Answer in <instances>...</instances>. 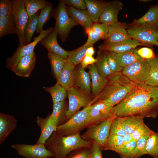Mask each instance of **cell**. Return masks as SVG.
I'll list each match as a JSON object with an SVG mask.
<instances>
[{
    "mask_svg": "<svg viewBox=\"0 0 158 158\" xmlns=\"http://www.w3.org/2000/svg\"><path fill=\"white\" fill-rule=\"evenodd\" d=\"M85 32L88 38L85 44L92 46L99 40L106 39L108 33L109 28L104 24L98 22L93 23L89 28L85 30Z\"/></svg>",
    "mask_w": 158,
    "mask_h": 158,
    "instance_id": "cell-18",
    "label": "cell"
},
{
    "mask_svg": "<svg viewBox=\"0 0 158 158\" xmlns=\"http://www.w3.org/2000/svg\"><path fill=\"white\" fill-rule=\"evenodd\" d=\"M54 13L53 5L51 3L40 11L36 31L37 33H40L43 30V28L44 24L54 16Z\"/></svg>",
    "mask_w": 158,
    "mask_h": 158,
    "instance_id": "cell-37",
    "label": "cell"
},
{
    "mask_svg": "<svg viewBox=\"0 0 158 158\" xmlns=\"http://www.w3.org/2000/svg\"><path fill=\"white\" fill-rule=\"evenodd\" d=\"M130 26L127 31L132 39L142 43L158 46V27L146 24Z\"/></svg>",
    "mask_w": 158,
    "mask_h": 158,
    "instance_id": "cell-8",
    "label": "cell"
},
{
    "mask_svg": "<svg viewBox=\"0 0 158 158\" xmlns=\"http://www.w3.org/2000/svg\"><path fill=\"white\" fill-rule=\"evenodd\" d=\"M157 37H158V34Z\"/></svg>",
    "mask_w": 158,
    "mask_h": 158,
    "instance_id": "cell-57",
    "label": "cell"
},
{
    "mask_svg": "<svg viewBox=\"0 0 158 158\" xmlns=\"http://www.w3.org/2000/svg\"><path fill=\"white\" fill-rule=\"evenodd\" d=\"M36 122L41 130L40 137L36 144H44L52 133L56 131L58 125L49 118V115L44 118L37 116Z\"/></svg>",
    "mask_w": 158,
    "mask_h": 158,
    "instance_id": "cell-19",
    "label": "cell"
},
{
    "mask_svg": "<svg viewBox=\"0 0 158 158\" xmlns=\"http://www.w3.org/2000/svg\"><path fill=\"white\" fill-rule=\"evenodd\" d=\"M146 154L158 158V132L154 133L148 138L145 147Z\"/></svg>",
    "mask_w": 158,
    "mask_h": 158,
    "instance_id": "cell-41",
    "label": "cell"
},
{
    "mask_svg": "<svg viewBox=\"0 0 158 158\" xmlns=\"http://www.w3.org/2000/svg\"><path fill=\"white\" fill-rule=\"evenodd\" d=\"M95 52V49L93 46H90L87 48L86 51L85 55L93 56Z\"/></svg>",
    "mask_w": 158,
    "mask_h": 158,
    "instance_id": "cell-54",
    "label": "cell"
},
{
    "mask_svg": "<svg viewBox=\"0 0 158 158\" xmlns=\"http://www.w3.org/2000/svg\"><path fill=\"white\" fill-rule=\"evenodd\" d=\"M150 66L146 60L136 62L123 68L121 72L137 85L145 84L150 76Z\"/></svg>",
    "mask_w": 158,
    "mask_h": 158,
    "instance_id": "cell-9",
    "label": "cell"
},
{
    "mask_svg": "<svg viewBox=\"0 0 158 158\" xmlns=\"http://www.w3.org/2000/svg\"><path fill=\"white\" fill-rule=\"evenodd\" d=\"M26 11L29 17L51 4L44 0H24Z\"/></svg>",
    "mask_w": 158,
    "mask_h": 158,
    "instance_id": "cell-34",
    "label": "cell"
},
{
    "mask_svg": "<svg viewBox=\"0 0 158 158\" xmlns=\"http://www.w3.org/2000/svg\"><path fill=\"white\" fill-rule=\"evenodd\" d=\"M154 133L144 122L139 126L131 135L133 139L136 141L142 137L150 136Z\"/></svg>",
    "mask_w": 158,
    "mask_h": 158,
    "instance_id": "cell-43",
    "label": "cell"
},
{
    "mask_svg": "<svg viewBox=\"0 0 158 158\" xmlns=\"http://www.w3.org/2000/svg\"><path fill=\"white\" fill-rule=\"evenodd\" d=\"M149 137H142L136 141V146L131 154L130 158H139L142 155L146 154V142Z\"/></svg>",
    "mask_w": 158,
    "mask_h": 158,
    "instance_id": "cell-42",
    "label": "cell"
},
{
    "mask_svg": "<svg viewBox=\"0 0 158 158\" xmlns=\"http://www.w3.org/2000/svg\"><path fill=\"white\" fill-rule=\"evenodd\" d=\"M112 114L116 117L139 116L155 118L158 115V87L145 84L136 85L118 104Z\"/></svg>",
    "mask_w": 158,
    "mask_h": 158,
    "instance_id": "cell-1",
    "label": "cell"
},
{
    "mask_svg": "<svg viewBox=\"0 0 158 158\" xmlns=\"http://www.w3.org/2000/svg\"><path fill=\"white\" fill-rule=\"evenodd\" d=\"M65 4L76 9L81 10L87 9L86 5L84 0H62Z\"/></svg>",
    "mask_w": 158,
    "mask_h": 158,
    "instance_id": "cell-49",
    "label": "cell"
},
{
    "mask_svg": "<svg viewBox=\"0 0 158 158\" xmlns=\"http://www.w3.org/2000/svg\"><path fill=\"white\" fill-rule=\"evenodd\" d=\"M105 87L96 97V101L109 104L114 107L120 102L136 85L121 71L113 73L107 78Z\"/></svg>",
    "mask_w": 158,
    "mask_h": 158,
    "instance_id": "cell-2",
    "label": "cell"
},
{
    "mask_svg": "<svg viewBox=\"0 0 158 158\" xmlns=\"http://www.w3.org/2000/svg\"><path fill=\"white\" fill-rule=\"evenodd\" d=\"M141 45L147 46L148 47L152 46L151 45L141 43L131 38L111 45H106L102 44L99 48V50H101L119 53L135 49L137 47Z\"/></svg>",
    "mask_w": 158,
    "mask_h": 158,
    "instance_id": "cell-20",
    "label": "cell"
},
{
    "mask_svg": "<svg viewBox=\"0 0 158 158\" xmlns=\"http://www.w3.org/2000/svg\"><path fill=\"white\" fill-rule=\"evenodd\" d=\"M40 11L29 17L24 30L25 45L30 43L32 36L37 30Z\"/></svg>",
    "mask_w": 158,
    "mask_h": 158,
    "instance_id": "cell-30",
    "label": "cell"
},
{
    "mask_svg": "<svg viewBox=\"0 0 158 158\" xmlns=\"http://www.w3.org/2000/svg\"><path fill=\"white\" fill-rule=\"evenodd\" d=\"M54 16L55 20L54 28L61 41L65 42L72 28L78 24L69 16L63 0L60 1Z\"/></svg>",
    "mask_w": 158,
    "mask_h": 158,
    "instance_id": "cell-5",
    "label": "cell"
},
{
    "mask_svg": "<svg viewBox=\"0 0 158 158\" xmlns=\"http://www.w3.org/2000/svg\"><path fill=\"white\" fill-rule=\"evenodd\" d=\"M136 144V141L133 140L122 146L117 153L122 158H130L131 154Z\"/></svg>",
    "mask_w": 158,
    "mask_h": 158,
    "instance_id": "cell-46",
    "label": "cell"
},
{
    "mask_svg": "<svg viewBox=\"0 0 158 158\" xmlns=\"http://www.w3.org/2000/svg\"><path fill=\"white\" fill-rule=\"evenodd\" d=\"M13 9L12 1L0 0V17L12 15Z\"/></svg>",
    "mask_w": 158,
    "mask_h": 158,
    "instance_id": "cell-45",
    "label": "cell"
},
{
    "mask_svg": "<svg viewBox=\"0 0 158 158\" xmlns=\"http://www.w3.org/2000/svg\"><path fill=\"white\" fill-rule=\"evenodd\" d=\"M91 79L90 72H86L80 66L75 70L74 86L92 96Z\"/></svg>",
    "mask_w": 158,
    "mask_h": 158,
    "instance_id": "cell-23",
    "label": "cell"
},
{
    "mask_svg": "<svg viewBox=\"0 0 158 158\" xmlns=\"http://www.w3.org/2000/svg\"><path fill=\"white\" fill-rule=\"evenodd\" d=\"M90 47V46L85 44L76 49L68 51L67 61L75 66L81 63L85 55L87 48Z\"/></svg>",
    "mask_w": 158,
    "mask_h": 158,
    "instance_id": "cell-40",
    "label": "cell"
},
{
    "mask_svg": "<svg viewBox=\"0 0 158 158\" xmlns=\"http://www.w3.org/2000/svg\"><path fill=\"white\" fill-rule=\"evenodd\" d=\"M12 1V16L16 28L19 46L25 45L24 30L29 16L25 9L24 0Z\"/></svg>",
    "mask_w": 158,
    "mask_h": 158,
    "instance_id": "cell-10",
    "label": "cell"
},
{
    "mask_svg": "<svg viewBox=\"0 0 158 158\" xmlns=\"http://www.w3.org/2000/svg\"><path fill=\"white\" fill-rule=\"evenodd\" d=\"M92 144L80 136L79 133L63 135L54 132L46 140V148L56 158H66L71 152L83 148L91 149Z\"/></svg>",
    "mask_w": 158,
    "mask_h": 158,
    "instance_id": "cell-3",
    "label": "cell"
},
{
    "mask_svg": "<svg viewBox=\"0 0 158 158\" xmlns=\"http://www.w3.org/2000/svg\"><path fill=\"white\" fill-rule=\"evenodd\" d=\"M111 53L118 64L123 68L136 62L145 60L139 55L135 49L121 53Z\"/></svg>",
    "mask_w": 158,
    "mask_h": 158,
    "instance_id": "cell-25",
    "label": "cell"
},
{
    "mask_svg": "<svg viewBox=\"0 0 158 158\" xmlns=\"http://www.w3.org/2000/svg\"><path fill=\"white\" fill-rule=\"evenodd\" d=\"M104 51L106 54L108 63L111 71L113 73L121 71L123 68L118 64L114 57L111 52Z\"/></svg>",
    "mask_w": 158,
    "mask_h": 158,
    "instance_id": "cell-47",
    "label": "cell"
},
{
    "mask_svg": "<svg viewBox=\"0 0 158 158\" xmlns=\"http://www.w3.org/2000/svg\"><path fill=\"white\" fill-rule=\"evenodd\" d=\"M113 107L109 104L96 101L93 104L86 127L89 128L108 118L112 114L111 111Z\"/></svg>",
    "mask_w": 158,
    "mask_h": 158,
    "instance_id": "cell-13",
    "label": "cell"
},
{
    "mask_svg": "<svg viewBox=\"0 0 158 158\" xmlns=\"http://www.w3.org/2000/svg\"><path fill=\"white\" fill-rule=\"evenodd\" d=\"M108 27V33L103 44H114L131 38L126 29L127 25L126 23L118 22Z\"/></svg>",
    "mask_w": 158,
    "mask_h": 158,
    "instance_id": "cell-14",
    "label": "cell"
},
{
    "mask_svg": "<svg viewBox=\"0 0 158 158\" xmlns=\"http://www.w3.org/2000/svg\"><path fill=\"white\" fill-rule=\"evenodd\" d=\"M116 117L112 114L106 120L89 127L81 137L85 140L97 143L102 148L109 136L112 122Z\"/></svg>",
    "mask_w": 158,
    "mask_h": 158,
    "instance_id": "cell-6",
    "label": "cell"
},
{
    "mask_svg": "<svg viewBox=\"0 0 158 158\" xmlns=\"http://www.w3.org/2000/svg\"><path fill=\"white\" fill-rule=\"evenodd\" d=\"M90 149L83 148L74 150V152L69 153L66 158H90Z\"/></svg>",
    "mask_w": 158,
    "mask_h": 158,
    "instance_id": "cell-48",
    "label": "cell"
},
{
    "mask_svg": "<svg viewBox=\"0 0 158 158\" xmlns=\"http://www.w3.org/2000/svg\"><path fill=\"white\" fill-rule=\"evenodd\" d=\"M47 56L53 75L57 80L67 61L66 59L49 51H48Z\"/></svg>",
    "mask_w": 158,
    "mask_h": 158,
    "instance_id": "cell-36",
    "label": "cell"
},
{
    "mask_svg": "<svg viewBox=\"0 0 158 158\" xmlns=\"http://www.w3.org/2000/svg\"><path fill=\"white\" fill-rule=\"evenodd\" d=\"M54 28L50 27L43 30L38 36L34 38L32 42L25 45H19L12 55L6 59V67L11 70L21 58L32 54L34 51L35 48L37 43L51 32Z\"/></svg>",
    "mask_w": 158,
    "mask_h": 158,
    "instance_id": "cell-11",
    "label": "cell"
},
{
    "mask_svg": "<svg viewBox=\"0 0 158 158\" xmlns=\"http://www.w3.org/2000/svg\"><path fill=\"white\" fill-rule=\"evenodd\" d=\"M12 34H17L12 15L0 17V38Z\"/></svg>",
    "mask_w": 158,
    "mask_h": 158,
    "instance_id": "cell-35",
    "label": "cell"
},
{
    "mask_svg": "<svg viewBox=\"0 0 158 158\" xmlns=\"http://www.w3.org/2000/svg\"><path fill=\"white\" fill-rule=\"evenodd\" d=\"M67 92L68 105L65 114L66 121L79 111L81 107L87 106L94 100L92 96L74 86Z\"/></svg>",
    "mask_w": 158,
    "mask_h": 158,
    "instance_id": "cell-7",
    "label": "cell"
},
{
    "mask_svg": "<svg viewBox=\"0 0 158 158\" xmlns=\"http://www.w3.org/2000/svg\"><path fill=\"white\" fill-rule=\"evenodd\" d=\"M124 129L127 134H131L135 130L144 123L143 118L139 116H129L121 117Z\"/></svg>",
    "mask_w": 158,
    "mask_h": 158,
    "instance_id": "cell-33",
    "label": "cell"
},
{
    "mask_svg": "<svg viewBox=\"0 0 158 158\" xmlns=\"http://www.w3.org/2000/svg\"><path fill=\"white\" fill-rule=\"evenodd\" d=\"M96 100V98H94V101L90 104L77 112L63 124L58 126L55 131L63 135L79 133L80 130L86 127L93 104Z\"/></svg>",
    "mask_w": 158,
    "mask_h": 158,
    "instance_id": "cell-4",
    "label": "cell"
},
{
    "mask_svg": "<svg viewBox=\"0 0 158 158\" xmlns=\"http://www.w3.org/2000/svg\"><path fill=\"white\" fill-rule=\"evenodd\" d=\"M92 142L90 158H102V147L95 142Z\"/></svg>",
    "mask_w": 158,
    "mask_h": 158,
    "instance_id": "cell-51",
    "label": "cell"
},
{
    "mask_svg": "<svg viewBox=\"0 0 158 158\" xmlns=\"http://www.w3.org/2000/svg\"><path fill=\"white\" fill-rule=\"evenodd\" d=\"M11 147L18 154L25 158H49L54 157V154L48 150L44 144L28 145L13 144Z\"/></svg>",
    "mask_w": 158,
    "mask_h": 158,
    "instance_id": "cell-12",
    "label": "cell"
},
{
    "mask_svg": "<svg viewBox=\"0 0 158 158\" xmlns=\"http://www.w3.org/2000/svg\"><path fill=\"white\" fill-rule=\"evenodd\" d=\"M87 68L91 75V90L94 99L103 90L107 83V79L99 73L95 64L89 65Z\"/></svg>",
    "mask_w": 158,
    "mask_h": 158,
    "instance_id": "cell-21",
    "label": "cell"
},
{
    "mask_svg": "<svg viewBox=\"0 0 158 158\" xmlns=\"http://www.w3.org/2000/svg\"><path fill=\"white\" fill-rule=\"evenodd\" d=\"M138 52L141 57L145 59H151L156 56L153 50L147 47L140 48L138 50Z\"/></svg>",
    "mask_w": 158,
    "mask_h": 158,
    "instance_id": "cell-50",
    "label": "cell"
},
{
    "mask_svg": "<svg viewBox=\"0 0 158 158\" xmlns=\"http://www.w3.org/2000/svg\"><path fill=\"white\" fill-rule=\"evenodd\" d=\"M97 61L95 63L99 73L105 78H107L113 73L109 66L104 51L99 50L97 52Z\"/></svg>",
    "mask_w": 158,
    "mask_h": 158,
    "instance_id": "cell-31",
    "label": "cell"
},
{
    "mask_svg": "<svg viewBox=\"0 0 158 158\" xmlns=\"http://www.w3.org/2000/svg\"><path fill=\"white\" fill-rule=\"evenodd\" d=\"M145 24L158 27L157 6L150 8L144 16L138 19H134L129 25L138 26Z\"/></svg>",
    "mask_w": 158,
    "mask_h": 158,
    "instance_id": "cell-28",
    "label": "cell"
},
{
    "mask_svg": "<svg viewBox=\"0 0 158 158\" xmlns=\"http://www.w3.org/2000/svg\"><path fill=\"white\" fill-rule=\"evenodd\" d=\"M157 20L158 22V3L157 6Z\"/></svg>",
    "mask_w": 158,
    "mask_h": 158,
    "instance_id": "cell-56",
    "label": "cell"
},
{
    "mask_svg": "<svg viewBox=\"0 0 158 158\" xmlns=\"http://www.w3.org/2000/svg\"><path fill=\"white\" fill-rule=\"evenodd\" d=\"M58 34L54 28L53 30L39 42L46 48L48 51L51 52L60 57L66 59L68 51L63 49L59 44L57 40Z\"/></svg>",
    "mask_w": 158,
    "mask_h": 158,
    "instance_id": "cell-16",
    "label": "cell"
},
{
    "mask_svg": "<svg viewBox=\"0 0 158 158\" xmlns=\"http://www.w3.org/2000/svg\"><path fill=\"white\" fill-rule=\"evenodd\" d=\"M53 111L49 115V118L54 121L58 126L63 124L65 120V114L67 110L65 101L53 103Z\"/></svg>",
    "mask_w": 158,
    "mask_h": 158,
    "instance_id": "cell-29",
    "label": "cell"
},
{
    "mask_svg": "<svg viewBox=\"0 0 158 158\" xmlns=\"http://www.w3.org/2000/svg\"><path fill=\"white\" fill-rule=\"evenodd\" d=\"M87 10L93 23L98 22L103 10L108 5L109 2L95 0H85Z\"/></svg>",
    "mask_w": 158,
    "mask_h": 158,
    "instance_id": "cell-27",
    "label": "cell"
},
{
    "mask_svg": "<svg viewBox=\"0 0 158 158\" xmlns=\"http://www.w3.org/2000/svg\"><path fill=\"white\" fill-rule=\"evenodd\" d=\"M123 137L110 134L109 136L102 147L104 150H111L118 153L123 145Z\"/></svg>",
    "mask_w": 158,
    "mask_h": 158,
    "instance_id": "cell-38",
    "label": "cell"
},
{
    "mask_svg": "<svg viewBox=\"0 0 158 158\" xmlns=\"http://www.w3.org/2000/svg\"><path fill=\"white\" fill-rule=\"evenodd\" d=\"M110 134L123 137L127 134L123 126L121 117L116 116L113 120L111 123Z\"/></svg>",
    "mask_w": 158,
    "mask_h": 158,
    "instance_id": "cell-44",
    "label": "cell"
},
{
    "mask_svg": "<svg viewBox=\"0 0 158 158\" xmlns=\"http://www.w3.org/2000/svg\"><path fill=\"white\" fill-rule=\"evenodd\" d=\"M145 60L150 64V69L149 79L145 84L158 87V56Z\"/></svg>",
    "mask_w": 158,
    "mask_h": 158,
    "instance_id": "cell-39",
    "label": "cell"
},
{
    "mask_svg": "<svg viewBox=\"0 0 158 158\" xmlns=\"http://www.w3.org/2000/svg\"><path fill=\"white\" fill-rule=\"evenodd\" d=\"M43 88L51 95L53 103L64 101L67 97V91L62 86L57 83L52 87H43Z\"/></svg>",
    "mask_w": 158,
    "mask_h": 158,
    "instance_id": "cell-32",
    "label": "cell"
},
{
    "mask_svg": "<svg viewBox=\"0 0 158 158\" xmlns=\"http://www.w3.org/2000/svg\"><path fill=\"white\" fill-rule=\"evenodd\" d=\"M36 59L34 51L32 54L21 58L10 70L19 77H29L35 67Z\"/></svg>",
    "mask_w": 158,
    "mask_h": 158,
    "instance_id": "cell-17",
    "label": "cell"
},
{
    "mask_svg": "<svg viewBox=\"0 0 158 158\" xmlns=\"http://www.w3.org/2000/svg\"><path fill=\"white\" fill-rule=\"evenodd\" d=\"M123 145H125L133 140L131 135L127 133L123 137Z\"/></svg>",
    "mask_w": 158,
    "mask_h": 158,
    "instance_id": "cell-53",
    "label": "cell"
},
{
    "mask_svg": "<svg viewBox=\"0 0 158 158\" xmlns=\"http://www.w3.org/2000/svg\"><path fill=\"white\" fill-rule=\"evenodd\" d=\"M139 1H142V2H149L151 1H152V0H140Z\"/></svg>",
    "mask_w": 158,
    "mask_h": 158,
    "instance_id": "cell-55",
    "label": "cell"
},
{
    "mask_svg": "<svg viewBox=\"0 0 158 158\" xmlns=\"http://www.w3.org/2000/svg\"><path fill=\"white\" fill-rule=\"evenodd\" d=\"M97 61V59H95L93 56L85 55L80 63L81 66L85 68L89 65L95 64Z\"/></svg>",
    "mask_w": 158,
    "mask_h": 158,
    "instance_id": "cell-52",
    "label": "cell"
},
{
    "mask_svg": "<svg viewBox=\"0 0 158 158\" xmlns=\"http://www.w3.org/2000/svg\"><path fill=\"white\" fill-rule=\"evenodd\" d=\"M75 66L67 61L56 80L57 83L62 86L67 92L74 86Z\"/></svg>",
    "mask_w": 158,
    "mask_h": 158,
    "instance_id": "cell-22",
    "label": "cell"
},
{
    "mask_svg": "<svg viewBox=\"0 0 158 158\" xmlns=\"http://www.w3.org/2000/svg\"><path fill=\"white\" fill-rule=\"evenodd\" d=\"M66 7L69 16L78 25L82 26L85 30L93 23L87 10L78 9L68 6Z\"/></svg>",
    "mask_w": 158,
    "mask_h": 158,
    "instance_id": "cell-26",
    "label": "cell"
},
{
    "mask_svg": "<svg viewBox=\"0 0 158 158\" xmlns=\"http://www.w3.org/2000/svg\"><path fill=\"white\" fill-rule=\"evenodd\" d=\"M123 5L118 0H114L109 3L101 15L98 22L109 26L118 22V16L122 9Z\"/></svg>",
    "mask_w": 158,
    "mask_h": 158,
    "instance_id": "cell-15",
    "label": "cell"
},
{
    "mask_svg": "<svg viewBox=\"0 0 158 158\" xmlns=\"http://www.w3.org/2000/svg\"><path fill=\"white\" fill-rule=\"evenodd\" d=\"M17 126V121L12 115L0 114V144L2 143L9 134Z\"/></svg>",
    "mask_w": 158,
    "mask_h": 158,
    "instance_id": "cell-24",
    "label": "cell"
}]
</instances>
